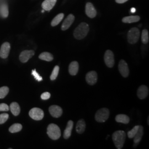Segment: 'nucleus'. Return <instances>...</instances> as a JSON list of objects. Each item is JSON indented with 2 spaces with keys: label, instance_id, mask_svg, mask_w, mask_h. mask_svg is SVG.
<instances>
[{
  "label": "nucleus",
  "instance_id": "1",
  "mask_svg": "<svg viewBox=\"0 0 149 149\" xmlns=\"http://www.w3.org/2000/svg\"><path fill=\"white\" fill-rule=\"evenodd\" d=\"M90 31V27L87 23L82 22L74 29V36L77 40H81L87 36Z\"/></svg>",
  "mask_w": 149,
  "mask_h": 149
},
{
  "label": "nucleus",
  "instance_id": "2",
  "mask_svg": "<svg viewBox=\"0 0 149 149\" xmlns=\"http://www.w3.org/2000/svg\"><path fill=\"white\" fill-rule=\"evenodd\" d=\"M125 138L126 133L122 130L116 131L113 134L112 139L117 149H122L125 143Z\"/></svg>",
  "mask_w": 149,
  "mask_h": 149
},
{
  "label": "nucleus",
  "instance_id": "3",
  "mask_svg": "<svg viewBox=\"0 0 149 149\" xmlns=\"http://www.w3.org/2000/svg\"><path fill=\"white\" fill-rule=\"evenodd\" d=\"M47 134L52 140H56L61 136V130L59 127L55 124H50L47 128Z\"/></svg>",
  "mask_w": 149,
  "mask_h": 149
},
{
  "label": "nucleus",
  "instance_id": "4",
  "mask_svg": "<svg viewBox=\"0 0 149 149\" xmlns=\"http://www.w3.org/2000/svg\"><path fill=\"white\" fill-rule=\"evenodd\" d=\"M140 36V32L138 28L134 27L130 29L128 33V42L131 44L137 43Z\"/></svg>",
  "mask_w": 149,
  "mask_h": 149
},
{
  "label": "nucleus",
  "instance_id": "5",
  "mask_svg": "<svg viewBox=\"0 0 149 149\" xmlns=\"http://www.w3.org/2000/svg\"><path fill=\"white\" fill-rule=\"evenodd\" d=\"M109 116V111L106 108H103L96 112L95 119L98 122H105Z\"/></svg>",
  "mask_w": 149,
  "mask_h": 149
},
{
  "label": "nucleus",
  "instance_id": "6",
  "mask_svg": "<svg viewBox=\"0 0 149 149\" xmlns=\"http://www.w3.org/2000/svg\"><path fill=\"white\" fill-rule=\"evenodd\" d=\"M31 118L35 120H40L43 119L44 116L43 110L39 108H33L29 112Z\"/></svg>",
  "mask_w": 149,
  "mask_h": 149
},
{
  "label": "nucleus",
  "instance_id": "7",
  "mask_svg": "<svg viewBox=\"0 0 149 149\" xmlns=\"http://www.w3.org/2000/svg\"><path fill=\"white\" fill-rule=\"evenodd\" d=\"M104 60L105 64L107 66L111 68H113L114 65V54L110 50H107L104 54Z\"/></svg>",
  "mask_w": 149,
  "mask_h": 149
},
{
  "label": "nucleus",
  "instance_id": "8",
  "mask_svg": "<svg viewBox=\"0 0 149 149\" xmlns=\"http://www.w3.org/2000/svg\"><path fill=\"white\" fill-rule=\"evenodd\" d=\"M118 69L120 74L124 77H127L129 74V69L126 61L124 60H120L118 65Z\"/></svg>",
  "mask_w": 149,
  "mask_h": 149
},
{
  "label": "nucleus",
  "instance_id": "9",
  "mask_svg": "<svg viewBox=\"0 0 149 149\" xmlns=\"http://www.w3.org/2000/svg\"><path fill=\"white\" fill-rule=\"evenodd\" d=\"M35 54V52L33 50H26L22 52L19 55V60L23 63H26L27 61L33 56Z\"/></svg>",
  "mask_w": 149,
  "mask_h": 149
},
{
  "label": "nucleus",
  "instance_id": "10",
  "mask_svg": "<svg viewBox=\"0 0 149 149\" xmlns=\"http://www.w3.org/2000/svg\"><path fill=\"white\" fill-rule=\"evenodd\" d=\"M85 12L86 15L90 18H95L97 13L94 6L91 2H87L86 4Z\"/></svg>",
  "mask_w": 149,
  "mask_h": 149
},
{
  "label": "nucleus",
  "instance_id": "11",
  "mask_svg": "<svg viewBox=\"0 0 149 149\" xmlns=\"http://www.w3.org/2000/svg\"><path fill=\"white\" fill-rule=\"evenodd\" d=\"M11 49L10 44L8 42L3 43L0 49V57L2 59H6L10 53Z\"/></svg>",
  "mask_w": 149,
  "mask_h": 149
},
{
  "label": "nucleus",
  "instance_id": "12",
  "mask_svg": "<svg viewBox=\"0 0 149 149\" xmlns=\"http://www.w3.org/2000/svg\"><path fill=\"white\" fill-rule=\"evenodd\" d=\"M97 74L95 71L88 72L86 76V82L90 85H94L97 81Z\"/></svg>",
  "mask_w": 149,
  "mask_h": 149
},
{
  "label": "nucleus",
  "instance_id": "13",
  "mask_svg": "<svg viewBox=\"0 0 149 149\" xmlns=\"http://www.w3.org/2000/svg\"><path fill=\"white\" fill-rule=\"evenodd\" d=\"M49 111L50 114L54 118H59L63 114V109L60 107L56 105H53L49 107Z\"/></svg>",
  "mask_w": 149,
  "mask_h": 149
},
{
  "label": "nucleus",
  "instance_id": "14",
  "mask_svg": "<svg viewBox=\"0 0 149 149\" xmlns=\"http://www.w3.org/2000/svg\"><path fill=\"white\" fill-rule=\"evenodd\" d=\"M74 21V16L72 14L69 15L63 23L61 26V30L64 31L69 29Z\"/></svg>",
  "mask_w": 149,
  "mask_h": 149
},
{
  "label": "nucleus",
  "instance_id": "15",
  "mask_svg": "<svg viewBox=\"0 0 149 149\" xmlns=\"http://www.w3.org/2000/svg\"><path fill=\"white\" fill-rule=\"evenodd\" d=\"M149 94V88L145 85L140 86L137 91V96L140 100H144Z\"/></svg>",
  "mask_w": 149,
  "mask_h": 149
},
{
  "label": "nucleus",
  "instance_id": "16",
  "mask_svg": "<svg viewBox=\"0 0 149 149\" xmlns=\"http://www.w3.org/2000/svg\"><path fill=\"white\" fill-rule=\"evenodd\" d=\"M143 134H144V128L143 127V126L139 125L138 130L133 138L134 142V148H135L140 142L141 138L143 136Z\"/></svg>",
  "mask_w": 149,
  "mask_h": 149
},
{
  "label": "nucleus",
  "instance_id": "17",
  "mask_svg": "<svg viewBox=\"0 0 149 149\" xmlns=\"http://www.w3.org/2000/svg\"><path fill=\"white\" fill-rule=\"evenodd\" d=\"M56 1L57 0H45L42 4V7L44 11H50L55 5Z\"/></svg>",
  "mask_w": 149,
  "mask_h": 149
},
{
  "label": "nucleus",
  "instance_id": "18",
  "mask_svg": "<svg viewBox=\"0 0 149 149\" xmlns=\"http://www.w3.org/2000/svg\"><path fill=\"white\" fill-rule=\"evenodd\" d=\"M79 69V65L77 61H72L69 65V71L70 74L72 76H75L78 73Z\"/></svg>",
  "mask_w": 149,
  "mask_h": 149
},
{
  "label": "nucleus",
  "instance_id": "19",
  "mask_svg": "<svg viewBox=\"0 0 149 149\" xmlns=\"http://www.w3.org/2000/svg\"><path fill=\"white\" fill-rule=\"evenodd\" d=\"M74 125V122L72 120H69L66 125V129H65L64 132V138L65 139L69 138L71 135V131L72 130Z\"/></svg>",
  "mask_w": 149,
  "mask_h": 149
},
{
  "label": "nucleus",
  "instance_id": "20",
  "mask_svg": "<svg viewBox=\"0 0 149 149\" xmlns=\"http://www.w3.org/2000/svg\"><path fill=\"white\" fill-rule=\"evenodd\" d=\"M86 129V123L84 119H80L78 121L76 127V132L78 134L84 133Z\"/></svg>",
  "mask_w": 149,
  "mask_h": 149
},
{
  "label": "nucleus",
  "instance_id": "21",
  "mask_svg": "<svg viewBox=\"0 0 149 149\" xmlns=\"http://www.w3.org/2000/svg\"><path fill=\"white\" fill-rule=\"evenodd\" d=\"M10 108L12 113L15 116H17L19 114L20 112H21V109H20V107L18 104V103L12 102L10 104Z\"/></svg>",
  "mask_w": 149,
  "mask_h": 149
},
{
  "label": "nucleus",
  "instance_id": "22",
  "mask_svg": "<svg viewBox=\"0 0 149 149\" xmlns=\"http://www.w3.org/2000/svg\"><path fill=\"white\" fill-rule=\"evenodd\" d=\"M140 17L139 16H130L123 18L122 22L124 23H132L139 21Z\"/></svg>",
  "mask_w": 149,
  "mask_h": 149
},
{
  "label": "nucleus",
  "instance_id": "23",
  "mask_svg": "<svg viewBox=\"0 0 149 149\" xmlns=\"http://www.w3.org/2000/svg\"><path fill=\"white\" fill-rule=\"evenodd\" d=\"M116 120L117 122L128 124L130 121V119L128 116L125 114H118L116 117Z\"/></svg>",
  "mask_w": 149,
  "mask_h": 149
},
{
  "label": "nucleus",
  "instance_id": "24",
  "mask_svg": "<svg viewBox=\"0 0 149 149\" xmlns=\"http://www.w3.org/2000/svg\"><path fill=\"white\" fill-rule=\"evenodd\" d=\"M64 17V14L63 13H59L58 15H56L54 18L53 19L51 22V26L52 27H55V26H56L57 25H58L59 23L61 22V21L63 19Z\"/></svg>",
  "mask_w": 149,
  "mask_h": 149
},
{
  "label": "nucleus",
  "instance_id": "25",
  "mask_svg": "<svg viewBox=\"0 0 149 149\" xmlns=\"http://www.w3.org/2000/svg\"><path fill=\"white\" fill-rule=\"evenodd\" d=\"M39 58L46 61H52L54 59L53 55L48 52H43L39 56Z\"/></svg>",
  "mask_w": 149,
  "mask_h": 149
},
{
  "label": "nucleus",
  "instance_id": "26",
  "mask_svg": "<svg viewBox=\"0 0 149 149\" xmlns=\"http://www.w3.org/2000/svg\"><path fill=\"white\" fill-rule=\"evenodd\" d=\"M9 14L8 6L6 3H3L0 6V15L3 18H7Z\"/></svg>",
  "mask_w": 149,
  "mask_h": 149
},
{
  "label": "nucleus",
  "instance_id": "27",
  "mask_svg": "<svg viewBox=\"0 0 149 149\" xmlns=\"http://www.w3.org/2000/svg\"><path fill=\"white\" fill-rule=\"evenodd\" d=\"M22 129V125L19 123H16L12 125L9 128V132L11 133H15L20 132Z\"/></svg>",
  "mask_w": 149,
  "mask_h": 149
},
{
  "label": "nucleus",
  "instance_id": "28",
  "mask_svg": "<svg viewBox=\"0 0 149 149\" xmlns=\"http://www.w3.org/2000/svg\"><path fill=\"white\" fill-rule=\"evenodd\" d=\"M149 32L146 29H144L141 34V42L144 44H146L149 43Z\"/></svg>",
  "mask_w": 149,
  "mask_h": 149
},
{
  "label": "nucleus",
  "instance_id": "29",
  "mask_svg": "<svg viewBox=\"0 0 149 149\" xmlns=\"http://www.w3.org/2000/svg\"><path fill=\"white\" fill-rule=\"evenodd\" d=\"M9 92V88L7 86H3L0 88V98H4Z\"/></svg>",
  "mask_w": 149,
  "mask_h": 149
},
{
  "label": "nucleus",
  "instance_id": "30",
  "mask_svg": "<svg viewBox=\"0 0 149 149\" xmlns=\"http://www.w3.org/2000/svg\"><path fill=\"white\" fill-rule=\"evenodd\" d=\"M59 69H60V68H59V66H55L54 67L53 72L50 75V80L52 81H54L57 78L58 74H59Z\"/></svg>",
  "mask_w": 149,
  "mask_h": 149
},
{
  "label": "nucleus",
  "instance_id": "31",
  "mask_svg": "<svg viewBox=\"0 0 149 149\" xmlns=\"http://www.w3.org/2000/svg\"><path fill=\"white\" fill-rule=\"evenodd\" d=\"M139 127V125L135 126L130 131L128 132V136L129 137V138H133L134 136L135 135V134L137 133V132L138 130Z\"/></svg>",
  "mask_w": 149,
  "mask_h": 149
},
{
  "label": "nucleus",
  "instance_id": "32",
  "mask_svg": "<svg viewBox=\"0 0 149 149\" xmlns=\"http://www.w3.org/2000/svg\"><path fill=\"white\" fill-rule=\"evenodd\" d=\"M9 115L7 113H2L0 114V124H2L8 120Z\"/></svg>",
  "mask_w": 149,
  "mask_h": 149
},
{
  "label": "nucleus",
  "instance_id": "33",
  "mask_svg": "<svg viewBox=\"0 0 149 149\" xmlns=\"http://www.w3.org/2000/svg\"><path fill=\"white\" fill-rule=\"evenodd\" d=\"M32 74L34 76V77L36 79V80H37L38 81H42L43 79L42 77L38 74L36 70H33L32 71Z\"/></svg>",
  "mask_w": 149,
  "mask_h": 149
},
{
  "label": "nucleus",
  "instance_id": "34",
  "mask_svg": "<svg viewBox=\"0 0 149 149\" xmlns=\"http://www.w3.org/2000/svg\"><path fill=\"white\" fill-rule=\"evenodd\" d=\"M9 107L5 103L0 104V112L1 111H8Z\"/></svg>",
  "mask_w": 149,
  "mask_h": 149
},
{
  "label": "nucleus",
  "instance_id": "35",
  "mask_svg": "<svg viewBox=\"0 0 149 149\" xmlns=\"http://www.w3.org/2000/svg\"><path fill=\"white\" fill-rule=\"evenodd\" d=\"M50 96H51V95H50V93L49 92H44L42 94L40 97L43 100H48V99L50 98Z\"/></svg>",
  "mask_w": 149,
  "mask_h": 149
},
{
  "label": "nucleus",
  "instance_id": "36",
  "mask_svg": "<svg viewBox=\"0 0 149 149\" xmlns=\"http://www.w3.org/2000/svg\"><path fill=\"white\" fill-rule=\"evenodd\" d=\"M128 0H116V2L118 3H119V4H122L126 2H127Z\"/></svg>",
  "mask_w": 149,
  "mask_h": 149
},
{
  "label": "nucleus",
  "instance_id": "37",
  "mask_svg": "<svg viewBox=\"0 0 149 149\" xmlns=\"http://www.w3.org/2000/svg\"><path fill=\"white\" fill-rule=\"evenodd\" d=\"M135 11V8H132V12H134Z\"/></svg>",
  "mask_w": 149,
  "mask_h": 149
}]
</instances>
